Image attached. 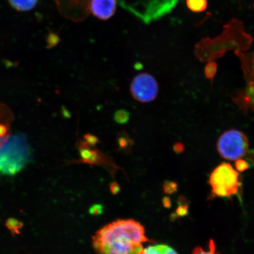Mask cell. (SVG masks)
<instances>
[{"label": "cell", "instance_id": "1", "mask_svg": "<svg viewBox=\"0 0 254 254\" xmlns=\"http://www.w3.org/2000/svg\"><path fill=\"white\" fill-rule=\"evenodd\" d=\"M148 241L144 227L131 219L119 220L103 227L93 237L98 254H141Z\"/></svg>", "mask_w": 254, "mask_h": 254}, {"label": "cell", "instance_id": "2", "mask_svg": "<svg viewBox=\"0 0 254 254\" xmlns=\"http://www.w3.org/2000/svg\"><path fill=\"white\" fill-rule=\"evenodd\" d=\"M33 151L27 136L22 133L10 135L0 148V172L13 176L30 163Z\"/></svg>", "mask_w": 254, "mask_h": 254}, {"label": "cell", "instance_id": "3", "mask_svg": "<svg viewBox=\"0 0 254 254\" xmlns=\"http://www.w3.org/2000/svg\"><path fill=\"white\" fill-rule=\"evenodd\" d=\"M209 182L212 192L220 197H230L236 194L241 186L238 171L226 163H222L215 168Z\"/></svg>", "mask_w": 254, "mask_h": 254}, {"label": "cell", "instance_id": "4", "mask_svg": "<svg viewBox=\"0 0 254 254\" xmlns=\"http://www.w3.org/2000/svg\"><path fill=\"white\" fill-rule=\"evenodd\" d=\"M249 141L244 133L230 129L222 134L217 142V150L222 157L230 161L242 158L249 152Z\"/></svg>", "mask_w": 254, "mask_h": 254}, {"label": "cell", "instance_id": "5", "mask_svg": "<svg viewBox=\"0 0 254 254\" xmlns=\"http://www.w3.org/2000/svg\"><path fill=\"white\" fill-rule=\"evenodd\" d=\"M131 91L132 96L139 102L150 103L157 97V81L151 74L142 73L133 79Z\"/></svg>", "mask_w": 254, "mask_h": 254}, {"label": "cell", "instance_id": "6", "mask_svg": "<svg viewBox=\"0 0 254 254\" xmlns=\"http://www.w3.org/2000/svg\"><path fill=\"white\" fill-rule=\"evenodd\" d=\"M90 10L95 17L106 20L110 18L116 11V0H91Z\"/></svg>", "mask_w": 254, "mask_h": 254}, {"label": "cell", "instance_id": "7", "mask_svg": "<svg viewBox=\"0 0 254 254\" xmlns=\"http://www.w3.org/2000/svg\"><path fill=\"white\" fill-rule=\"evenodd\" d=\"M13 115L4 104L0 103V148L10 136Z\"/></svg>", "mask_w": 254, "mask_h": 254}, {"label": "cell", "instance_id": "8", "mask_svg": "<svg viewBox=\"0 0 254 254\" xmlns=\"http://www.w3.org/2000/svg\"><path fill=\"white\" fill-rule=\"evenodd\" d=\"M81 161L90 164H98L106 163L107 159L99 151L92 150L86 142L82 141L78 147Z\"/></svg>", "mask_w": 254, "mask_h": 254}, {"label": "cell", "instance_id": "9", "mask_svg": "<svg viewBox=\"0 0 254 254\" xmlns=\"http://www.w3.org/2000/svg\"><path fill=\"white\" fill-rule=\"evenodd\" d=\"M141 254H178L173 248L165 244L150 246L143 249Z\"/></svg>", "mask_w": 254, "mask_h": 254}, {"label": "cell", "instance_id": "10", "mask_svg": "<svg viewBox=\"0 0 254 254\" xmlns=\"http://www.w3.org/2000/svg\"><path fill=\"white\" fill-rule=\"evenodd\" d=\"M9 4L18 11H28L34 8L38 0H8Z\"/></svg>", "mask_w": 254, "mask_h": 254}, {"label": "cell", "instance_id": "11", "mask_svg": "<svg viewBox=\"0 0 254 254\" xmlns=\"http://www.w3.org/2000/svg\"><path fill=\"white\" fill-rule=\"evenodd\" d=\"M186 2L190 10L195 12L204 11L207 7V0H187Z\"/></svg>", "mask_w": 254, "mask_h": 254}, {"label": "cell", "instance_id": "12", "mask_svg": "<svg viewBox=\"0 0 254 254\" xmlns=\"http://www.w3.org/2000/svg\"><path fill=\"white\" fill-rule=\"evenodd\" d=\"M192 254H218L216 252L215 244L213 240H210L207 249H202L201 247H196L193 251Z\"/></svg>", "mask_w": 254, "mask_h": 254}, {"label": "cell", "instance_id": "13", "mask_svg": "<svg viewBox=\"0 0 254 254\" xmlns=\"http://www.w3.org/2000/svg\"><path fill=\"white\" fill-rule=\"evenodd\" d=\"M129 114L125 110H120L114 114V120L120 125H124L128 122Z\"/></svg>", "mask_w": 254, "mask_h": 254}, {"label": "cell", "instance_id": "14", "mask_svg": "<svg viewBox=\"0 0 254 254\" xmlns=\"http://www.w3.org/2000/svg\"><path fill=\"white\" fill-rule=\"evenodd\" d=\"M217 66L214 62H211L206 65L205 68V74L206 77L212 79L213 78L217 72Z\"/></svg>", "mask_w": 254, "mask_h": 254}, {"label": "cell", "instance_id": "15", "mask_svg": "<svg viewBox=\"0 0 254 254\" xmlns=\"http://www.w3.org/2000/svg\"><path fill=\"white\" fill-rule=\"evenodd\" d=\"M84 139L85 142L89 146H91V147H94L99 141V139H98L96 136L90 134V133H88V134L84 135Z\"/></svg>", "mask_w": 254, "mask_h": 254}, {"label": "cell", "instance_id": "16", "mask_svg": "<svg viewBox=\"0 0 254 254\" xmlns=\"http://www.w3.org/2000/svg\"><path fill=\"white\" fill-rule=\"evenodd\" d=\"M249 163L245 160H242V158L239 159L236 161V166L237 170L239 171H244L249 168Z\"/></svg>", "mask_w": 254, "mask_h": 254}, {"label": "cell", "instance_id": "17", "mask_svg": "<svg viewBox=\"0 0 254 254\" xmlns=\"http://www.w3.org/2000/svg\"><path fill=\"white\" fill-rule=\"evenodd\" d=\"M49 41L50 47H53L56 46L57 43L59 42V38L56 34H52L49 37Z\"/></svg>", "mask_w": 254, "mask_h": 254}, {"label": "cell", "instance_id": "18", "mask_svg": "<svg viewBox=\"0 0 254 254\" xmlns=\"http://www.w3.org/2000/svg\"><path fill=\"white\" fill-rule=\"evenodd\" d=\"M174 151L180 153L184 150V145L180 142H177L174 146Z\"/></svg>", "mask_w": 254, "mask_h": 254}, {"label": "cell", "instance_id": "19", "mask_svg": "<svg viewBox=\"0 0 254 254\" xmlns=\"http://www.w3.org/2000/svg\"><path fill=\"white\" fill-rule=\"evenodd\" d=\"M101 207L99 205H95L94 207L91 209L90 212H93L94 214H99L101 212Z\"/></svg>", "mask_w": 254, "mask_h": 254}, {"label": "cell", "instance_id": "20", "mask_svg": "<svg viewBox=\"0 0 254 254\" xmlns=\"http://www.w3.org/2000/svg\"><path fill=\"white\" fill-rule=\"evenodd\" d=\"M174 185L173 186V187H170L169 184H166V189H165V190H166V191L168 190V192H171V190L174 191L175 189Z\"/></svg>", "mask_w": 254, "mask_h": 254}, {"label": "cell", "instance_id": "21", "mask_svg": "<svg viewBox=\"0 0 254 254\" xmlns=\"http://www.w3.org/2000/svg\"><path fill=\"white\" fill-rule=\"evenodd\" d=\"M174 1H176L177 2H179V0H174Z\"/></svg>", "mask_w": 254, "mask_h": 254}]
</instances>
